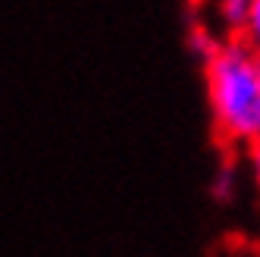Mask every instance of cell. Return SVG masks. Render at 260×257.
Returning a JSON list of instances; mask_svg holds the SVG:
<instances>
[{"mask_svg":"<svg viewBox=\"0 0 260 257\" xmlns=\"http://www.w3.org/2000/svg\"><path fill=\"white\" fill-rule=\"evenodd\" d=\"M204 88L213 135L226 148H245L260 135V82L254 47L241 38H222L204 60Z\"/></svg>","mask_w":260,"mask_h":257,"instance_id":"1","label":"cell"},{"mask_svg":"<svg viewBox=\"0 0 260 257\" xmlns=\"http://www.w3.org/2000/svg\"><path fill=\"white\" fill-rule=\"evenodd\" d=\"M245 151H248V167H251L254 188H257V195H260V135H257L251 144H245Z\"/></svg>","mask_w":260,"mask_h":257,"instance_id":"6","label":"cell"},{"mask_svg":"<svg viewBox=\"0 0 260 257\" xmlns=\"http://www.w3.org/2000/svg\"><path fill=\"white\" fill-rule=\"evenodd\" d=\"M248 4L251 0H216L219 25L229 31V38H238L241 25H245V16H248Z\"/></svg>","mask_w":260,"mask_h":257,"instance_id":"2","label":"cell"},{"mask_svg":"<svg viewBox=\"0 0 260 257\" xmlns=\"http://www.w3.org/2000/svg\"><path fill=\"white\" fill-rule=\"evenodd\" d=\"M191 4H198V0H191Z\"/></svg>","mask_w":260,"mask_h":257,"instance_id":"8","label":"cell"},{"mask_svg":"<svg viewBox=\"0 0 260 257\" xmlns=\"http://www.w3.org/2000/svg\"><path fill=\"white\" fill-rule=\"evenodd\" d=\"M254 66H257V82H260V50H254Z\"/></svg>","mask_w":260,"mask_h":257,"instance_id":"7","label":"cell"},{"mask_svg":"<svg viewBox=\"0 0 260 257\" xmlns=\"http://www.w3.org/2000/svg\"><path fill=\"white\" fill-rule=\"evenodd\" d=\"M238 38L245 41L248 47L260 50V0H251V4H248V16H245V25H241Z\"/></svg>","mask_w":260,"mask_h":257,"instance_id":"4","label":"cell"},{"mask_svg":"<svg viewBox=\"0 0 260 257\" xmlns=\"http://www.w3.org/2000/svg\"><path fill=\"white\" fill-rule=\"evenodd\" d=\"M219 41H222V38H219V35H216L210 25H204V22H194V25L188 28V47L201 57V63L219 47Z\"/></svg>","mask_w":260,"mask_h":257,"instance_id":"3","label":"cell"},{"mask_svg":"<svg viewBox=\"0 0 260 257\" xmlns=\"http://www.w3.org/2000/svg\"><path fill=\"white\" fill-rule=\"evenodd\" d=\"M235 195V173L232 170H219L216 182H213V198L216 201H232Z\"/></svg>","mask_w":260,"mask_h":257,"instance_id":"5","label":"cell"}]
</instances>
